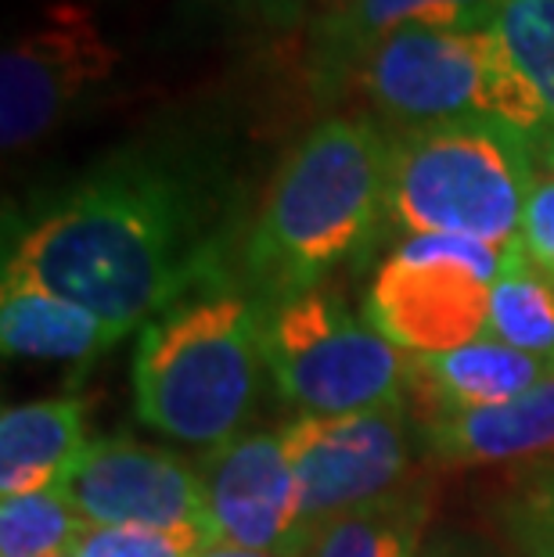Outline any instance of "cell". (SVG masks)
I'll return each mask as SVG.
<instances>
[{
	"mask_svg": "<svg viewBox=\"0 0 554 557\" xmlns=\"http://www.w3.org/2000/svg\"><path fill=\"white\" fill-rule=\"evenodd\" d=\"M223 184L198 151L145 145L104 159L44 209L4 263V292L84 306L115 338L217 284Z\"/></svg>",
	"mask_w": 554,
	"mask_h": 557,
	"instance_id": "cell-1",
	"label": "cell"
},
{
	"mask_svg": "<svg viewBox=\"0 0 554 557\" xmlns=\"http://www.w3.org/2000/svg\"><path fill=\"white\" fill-rule=\"evenodd\" d=\"M389 216V134L368 120L317 123L274 170L245 234V277L278 306L313 292Z\"/></svg>",
	"mask_w": 554,
	"mask_h": 557,
	"instance_id": "cell-2",
	"label": "cell"
},
{
	"mask_svg": "<svg viewBox=\"0 0 554 557\" xmlns=\"http://www.w3.org/2000/svg\"><path fill=\"white\" fill-rule=\"evenodd\" d=\"M263 324L267 306L234 292H206L151 320L134 352L137 418L176 443H231L267 363Z\"/></svg>",
	"mask_w": 554,
	"mask_h": 557,
	"instance_id": "cell-3",
	"label": "cell"
},
{
	"mask_svg": "<svg viewBox=\"0 0 554 557\" xmlns=\"http://www.w3.org/2000/svg\"><path fill=\"white\" fill-rule=\"evenodd\" d=\"M537 140L515 126L454 120L389 134V216L407 234L512 245L533 187Z\"/></svg>",
	"mask_w": 554,
	"mask_h": 557,
	"instance_id": "cell-4",
	"label": "cell"
},
{
	"mask_svg": "<svg viewBox=\"0 0 554 557\" xmlns=\"http://www.w3.org/2000/svg\"><path fill=\"white\" fill-rule=\"evenodd\" d=\"M263 352L278 393L303 418L404 407L415 371L410 352L317 288L270 306Z\"/></svg>",
	"mask_w": 554,
	"mask_h": 557,
	"instance_id": "cell-5",
	"label": "cell"
},
{
	"mask_svg": "<svg viewBox=\"0 0 554 557\" xmlns=\"http://www.w3.org/2000/svg\"><path fill=\"white\" fill-rule=\"evenodd\" d=\"M508 245L457 234H407L379 267L368 320L410 357H443L479 342L490 327V295Z\"/></svg>",
	"mask_w": 554,
	"mask_h": 557,
	"instance_id": "cell-6",
	"label": "cell"
},
{
	"mask_svg": "<svg viewBox=\"0 0 554 557\" xmlns=\"http://www.w3.org/2000/svg\"><path fill=\"white\" fill-rule=\"evenodd\" d=\"M120 51L87 4H51L40 26L26 29L0 58V140L26 151L54 134L76 104L109 83Z\"/></svg>",
	"mask_w": 554,
	"mask_h": 557,
	"instance_id": "cell-7",
	"label": "cell"
},
{
	"mask_svg": "<svg viewBox=\"0 0 554 557\" xmlns=\"http://www.w3.org/2000/svg\"><path fill=\"white\" fill-rule=\"evenodd\" d=\"M493 29L410 26L374 44L357 65V83L385 123L418 129L487 115Z\"/></svg>",
	"mask_w": 554,
	"mask_h": 557,
	"instance_id": "cell-8",
	"label": "cell"
},
{
	"mask_svg": "<svg viewBox=\"0 0 554 557\" xmlns=\"http://www.w3.org/2000/svg\"><path fill=\"white\" fill-rule=\"evenodd\" d=\"M58 493L90 529H202L213 536L198 468L123 435L87 443Z\"/></svg>",
	"mask_w": 554,
	"mask_h": 557,
	"instance_id": "cell-9",
	"label": "cell"
},
{
	"mask_svg": "<svg viewBox=\"0 0 554 557\" xmlns=\"http://www.w3.org/2000/svg\"><path fill=\"white\" fill-rule=\"evenodd\" d=\"M281 435L303 490L306 525L410 485V421L404 407L299 418Z\"/></svg>",
	"mask_w": 554,
	"mask_h": 557,
	"instance_id": "cell-10",
	"label": "cell"
},
{
	"mask_svg": "<svg viewBox=\"0 0 554 557\" xmlns=\"http://www.w3.org/2000/svg\"><path fill=\"white\" fill-rule=\"evenodd\" d=\"M213 540L245 550L299 557L306 511L285 435L253 432L209 449L198 465Z\"/></svg>",
	"mask_w": 554,
	"mask_h": 557,
	"instance_id": "cell-11",
	"label": "cell"
},
{
	"mask_svg": "<svg viewBox=\"0 0 554 557\" xmlns=\"http://www.w3.org/2000/svg\"><path fill=\"white\" fill-rule=\"evenodd\" d=\"M504 0H357L335 15H317L310 29V73L321 90L349 83L364 54L396 29H490Z\"/></svg>",
	"mask_w": 554,
	"mask_h": 557,
	"instance_id": "cell-12",
	"label": "cell"
},
{
	"mask_svg": "<svg viewBox=\"0 0 554 557\" xmlns=\"http://www.w3.org/2000/svg\"><path fill=\"white\" fill-rule=\"evenodd\" d=\"M551 377V360L529 357L504 342L482 335L465 349L443 357H418L410 371V393L421 421L435 424L454 413L501 407Z\"/></svg>",
	"mask_w": 554,
	"mask_h": 557,
	"instance_id": "cell-13",
	"label": "cell"
},
{
	"mask_svg": "<svg viewBox=\"0 0 554 557\" xmlns=\"http://www.w3.org/2000/svg\"><path fill=\"white\" fill-rule=\"evenodd\" d=\"M426 443L446 465H518L554 457V377L501 407L426 424Z\"/></svg>",
	"mask_w": 554,
	"mask_h": 557,
	"instance_id": "cell-14",
	"label": "cell"
},
{
	"mask_svg": "<svg viewBox=\"0 0 554 557\" xmlns=\"http://www.w3.org/2000/svg\"><path fill=\"white\" fill-rule=\"evenodd\" d=\"M87 449V407L76 396L8 407L0 418V496L58 490Z\"/></svg>",
	"mask_w": 554,
	"mask_h": 557,
	"instance_id": "cell-15",
	"label": "cell"
},
{
	"mask_svg": "<svg viewBox=\"0 0 554 557\" xmlns=\"http://www.w3.org/2000/svg\"><path fill=\"white\" fill-rule=\"evenodd\" d=\"M429 493L415 482L306 529L299 557H421Z\"/></svg>",
	"mask_w": 554,
	"mask_h": 557,
	"instance_id": "cell-16",
	"label": "cell"
},
{
	"mask_svg": "<svg viewBox=\"0 0 554 557\" xmlns=\"http://www.w3.org/2000/svg\"><path fill=\"white\" fill-rule=\"evenodd\" d=\"M0 342L8 357L29 360H90L94 352L120 342L87 313L84 306L65 302L47 292H4L0 302Z\"/></svg>",
	"mask_w": 554,
	"mask_h": 557,
	"instance_id": "cell-17",
	"label": "cell"
},
{
	"mask_svg": "<svg viewBox=\"0 0 554 557\" xmlns=\"http://www.w3.org/2000/svg\"><path fill=\"white\" fill-rule=\"evenodd\" d=\"M490 338L529 357L554 360V281L529 263L522 245H508V259L490 295Z\"/></svg>",
	"mask_w": 554,
	"mask_h": 557,
	"instance_id": "cell-18",
	"label": "cell"
},
{
	"mask_svg": "<svg viewBox=\"0 0 554 557\" xmlns=\"http://www.w3.org/2000/svg\"><path fill=\"white\" fill-rule=\"evenodd\" d=\"M90 525L58 490L0 504V557H76Z\"/></svg>",
	"mask_w": 554,
	"mask_h": 557,
	"instance_id": "cell-19",
	"label": "cell"
},
{
	"mask_svg": "<svg viewBox=\"0 0 554 557\" xmlns=\"http://www.w3.org/2000/svg\"><path fill=\"white\" fill-rule=\"evenodd\" d=\"M518 76L529 83L554 126V0H504L493 22ZM544 129V134H547Z\"/></svg>",
	"mask_w": 554,
	"mask_h": 557,
	"instance_id": "cell-20",
	"label": "cell"
},
{
	"mask_svg": "<svg viewBox=\"0 0 554 557\" xmlns=\"http://www.w3.org/2000/svg\"><path fill=\"white\" fill-rule=\"evenodd\" d=\"M213 540L202 529L156 532V529H90L76 557H192Z\"/></svg>",
	"mask_w": 554,
	"mask_h": 557,
	"instance_id": "cell-21",
	"label": "cell"
},
{
	"mask_svg": "<svg viewBox=\"0 0 554 557\" xmlns=\"http://www.w3.org/2000/svg\"><path fill=\"white\" fill-rule=\"evenodd\" d=\"M508 529L522 557H554V485L544 475L508 504Z\"/></svg>",
	"mask_w": 554,
	"mask_h": 557,
	"instance_id": "cell-22",
	"label": "cell"
},
{
	"mask_svg": "<svg viewBox=\"0 0 554 557\" xmlns=\"http://www.w3.org/2000/svg\"><path fill=\"white\" fill-rule=\"evenodd\" d=\"M518 245L529 256V263L547 281H554V173L547 170L537 173L533 187H529Z\"/></svg>",
	"mask_w": 554,
	"mask_h": 557,
	"instance_id": "cell-23",
	"label": "cell"
},
{
	"mask_svg": "<svg viewBox=\"0 0 554 557\" xmlns=\"http://www.w3.org/2000/svg\"><path fill=\"white\" fill-rule=\"evenodd\" d=\"M259 11H263V18L270 22V26H296V22L303 18V4L306 0H256Z\"/></svg>",
	"mask_w": 554,
	"mask_h": 557,
	"instance_id": "cell-24",
	"label": "cell"
},
{
	"mask_svg": "<svg viewBox=\"0 0 554 557\" xmlns=\"http://www.w3.org/2000/svg\"><path fill=\"white\" fill-rule=\"evenodd\" d=\"M192 557H278V554H263V550H245V547H234V543H223V540H209L202 550L192 554Z\"/></svg>",
	"mask_w": 554,
	"mask_h": 557,
	"instance_id": "cell-25",
	"label": "cell"
},
{
	"mask_svg": "<svg viewBox=\"0 0 554 557\" xmlns=\"http://www.w3.org/2000/svg\"><path fill=\"white\" fill-rule=\"evenodd\" d=\"M421 557H490V554H482L479 547H468V543H457V540H451V543H435V547H429Z\"/></svg>",
	"mask_w": 554,
	"mask_h": 557,
	"instance_id": "cell-26",
	"label": "cell"
},
{
	"mask_svg": "<svg viewBox=\"0 0 554 557\" xmlns=\"http://www.w3.org/2000/svg\"><path fill=\"white\" fill-rule=\"evenodd\" d=\"M537 159L547 173H554V126L547 129V134L537 137Z\"/></svg>",
	"mask_w": 554,
	"mask_h": 557,
	"instance_id": "cell-27",
	"label": "cell"
},
{
	"mask_svg": "<svg viewBox=\"0 0 554 557\" xmlns=\"http://www.w3.org/2000/svg\"><path fill=\"white\" fill-rule=\"evenodd\" d=\"M357 0H317V15H335V11L353 8Z\"/></svg>",
	"mask_w": 554,
	"mask_h": 557,
	"instance_id": "cell-28",
	"label": "cell"
},
{
	"mask_svg": "<svg viewBox=\"0 0 554 557\" xmlns=\"http://www.w3.org/2000/svg\"><path fill=\"white\" fill-rule=\"evenodd\" d=\"M544 479H547V482L554 485V468H551V471H544Z\"/></svg>",
	"mask_w": 554,
	"mask_h": 557,
	"instance_id": "cell-29",
	"label": "cell"
},
{
	"mask_svg": "<svg viewBox=\"0 0 554 557\" xmlns=\"http://www.w3.org/2000/svg\"><path fill=\"white\" fill-rule=\"evenodd\" d=\"M551 377H554V360H551Z\"/></svg>",
	"mask_w": 554,
	"mask_h": 557,
	"instance_id": "cell-30",
	"label": "cell"
}]
</instances>
